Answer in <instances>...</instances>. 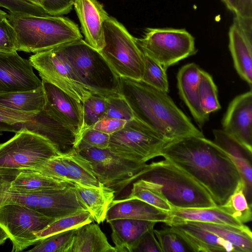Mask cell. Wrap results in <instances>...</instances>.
<instances>
[{
  "label": "cell",
  "instance_id": "cell-1",
  "mask_svg": "<svg viewBox=\"0 0 252 252\" xmlns=\"http://www.w3.org/2000/svg\"><path fill=\"white\" fill-rule=\"evenodd\" d=\"M159 156L192 176L207 190L217 206L226 202L241 179L230 156L204 136L172 140L162 149Z\"/></svg>",
  "mask_w": 252,
  "mask_h": 252
},
{
  "label": "cell",
  "instance_id": "cell-14",
  "mask_svg": "<svg viewBox=\"0 0 252 252\" xmlns=\"http://www.w3.org/2000/svg\"><path fill=\"white\" fill-rule=\"evenodd\" d=\"M30 61L17 51L0 52V94L26 91L42 86Z\"/></svg>",
  "mask_w": 252,
  "mask_h": 252
},
{
  "label": "cell",
  "instance_id": "cell-47",
  "mask_svg": "<svg viewBox=\"0 0 252 252\" xmlns=\"http://www.w3.org/2000/svg\"><path fill=\"white\" fill-rule=\"evenodd\" d=\"M127 121L113 118H105L98 121L92 127L108 134L121 129Z\"/></svg>",
  "mask_w": 252,
  "mask_h": 252
},
{
  "label": "cell",
  "instance_id": "cell-52",
  "mask_svg": "<svg viewBox=\"0 0 252 252\" xmlns=\"http://www.w3.org/2000/svg\"><path fill=\"white\" fill-rule=\"evenodd\" d=\"M26 0L32 3V4H34L35 5L40 6L39 0Z\"/></svg>",
  "mask_w": 252,
  "mask_h": 252
},
{
  "label": "cell",
  "instance_id": "cell-13",
  "mask_svg": "<svg viewBox=\"0 0 252 252\" xmlns=\"http://www.w3.org/2000/svg\"><path fill=\"white\" fill-rule=\"evenodd\" d=\"M16 125L19 131L25 129L48 140L61 155L75 149L77 134L44 108L33 113L29 120L17 123Z\"/></svg>",
  "mask_w": 252,
  "mask_h": 252
},
{
  "label": "cell",
  "instance_id": "cell-24",
  "mask_svg": "<svg viewBox=\"0 0 252 252\" xmlns=\"http://www.w3.org/2000/svg\"><path fill=\"white\" fill-rule=\"evenodd\" d=\"M1 177L10 190L22 193L62 189L74 184L51 178L34 170L21 171L13 179Z\"/></svg>",
  "mask_w": 252,
  "mask_h": 252
},
{
  "label": "cell",
  "instance_id": "cell-15",
  "mask_svg": "<svg viewBox=\"0 0 252 252\" xmlns=\"http://www.w3.org/2000/svg\"><path fill=\"white\" fill-rule=\"evenodd\" d=\"M41 81L46 100L44 109L70 127L77 134L78 142L83 125V103L54 84Z\"/></svg>",
  "mask_w": 252,
  "mask_h": 252
},
{
  "label": "cell",
  "instance_id": "cell-46",
  "mask_svg": "<svg viewBox=\"0 0 252 252\" xmlns=\"http://www.w3.org/2000/svg\"><path fill=\"white\" fill-rule=\"evenodd\" d=\"M134 252H161L154 232V228L142 236Z\"/></svg>",
  "mask_w": 252,
  "mask_h": 252
},
{
  "label": "cell",
  "instance_id": "cell-39",
  "mask_svg": "<svg viewBox=\"0 0 252 252\" xmlns=\"http://www.w3.org/2000/svg\"><path fill=\"white\" fill-rule=\"evenodd\" d=\"M106 99V111L103 118H113L127 121L134 118L129 105L120 94Z\"/></svg>",
  "mask_w": 252,
  "mask_h": 252
},
{
  "label": "cell",
  "instance_id": "cell-40",
  "mask_svg": "<svg viewBox=\"0 0 252 252\" xmlns=\"http://www.w3.org/2000/svg\"><path fill=\"white\" fill-rule=\"evenodd\" d=\"M110 135L96 130L93 127L85 129L76 145L75 150L79 151L89 148L100 149L108 148Z\"/></svg>",
  "mask_w": 252,
  "mask_h": 252
},
{
  "label": "cell",
  "instance_id": "cell-3",
  "mask_svg": "<svg viewBox=\"0 0 252 252\" xmlns=\"http://www.w3.org/2000/svg\"><path fill=\"white\" fill-rule=\"evenodd\" d=\"M7 19L16 33L17 51L35 54L82 38L78 25L62 16L9 12Z\"/></svg>",
  "mask_w": 252,
  "mask_h": 252
},
{
  "label": "cell",
  "instance_id": "cell-30",
  "mask_svg": "<svg viewBox=\"0 0 252 252\" xmlns=\"http://www.w3.org/2000/svg\"><path fill=\"white\" fill-rule=\"evenodd\" d=\"M59 157L74 182L91 187L104 186L95 177L89 161L75 149Z\"/></svg>",
  "mask_w": 252,
  "mask_h": 252
},
{
  "label": "cell",
  "instance_id": "cell-26",
  "mask_svg": "<svg viewBox=\"0 0 252 252\" xmlns=\"http://www.w3.org/2000/svg\"><path fill=\"white\" fill-rule=\"evenodd\" d=\"M74 187L98 224L104 222L109 208L114 200L115 192L102 186L91 187L74 182Z\"/></svg>",
  "mask_w": 252,
  "mask_h": 252
},
{
  "label": "cell",
  "instance_id": "cell-35",
  "mask_svg": "<svg viewBox=\"0 0 252 252\" xmlns=\"http://www.w3.org/2000/svg\"><path fill=\"white\" fill-rule=\"evenodd\" d=\"M83 125L80 136L85 129L92 127L103 118L106 111V99L104 97L92 94L83 102Z\"/></svg>",
  "mask_w": 252,
  "mask_h": 252
},
{
  "label": "cell",
  "instance_id": "cell-44",
  "mask_svg": "<svg viewBox=\"0 0 252 252\" xmlns=\"http://www.w3.org/2000/svg\"><path fill=\"white\" fill-rule=\"evenodd\" d=\"M21 121L20 111L0 105V135L4 131L18 132L19 130L15 124Z\"/></svg>",
  "mask_w": 252,
  "mask_h": 252
},
{
  "label": "cell",
  "instance_id": "cell-5",
  "mask_svg": "<svg viewBox=\"0 0 252 252\" xmlns=\"http://www.w3.org/2000/svg\"><path fill=\"white\" fill-rule=\"evenodd\" d=\"M139 179L158 184L173 209L217 206L202 186L166 159L148 164Z\"/></svg>",
  "mask_w": 252,
  "mask_h": 252
},
{
  "label": "cell",
  "instance_id": "cell-17",
  "mask_svg": "<svg viewBox=\"0 0 252 252\" xmlns=\"http://www.w3.org/2000/svg\"><path fill=\"white\" fill-rule=\"evenodd\" d=\"M222 129L252 150V92L236 96L221 121Z\"/></svg>",
  "mask_w": 252,
  "mask_h": 252
},
{
  "label": "cell",
  "instance_id": "cell-25",
  "mask_svg": "<svg viewBox=\"0 0 252 252\" xmlns=\"http://www.w3.org/2000/svg\"><path fill=\"white\" fill-rule=\"evenodd\" d=\"M68 252H117L99 225L93 222L75 229Z\"/></svg>",
  "mask_w": 252,
  "mask_h": 252
},
{
  "label": "cell",
  "instance_id": "cell-12",
  "mask_svg": "<svg viewBox=\"0 0 252 252\" xmlns=\"http://www.w3.org/2000/svg\"><path fill=\"white\" fill-rule=\"evenodd\" d=\"M32 66L45 80L81 102L92 94L76 78L69 66L53 49L36 53L29 58Z\"/></svg>",
  "mask_w": 252,
  "mask_h": 252
},
{
  "label": "cell",
  "instance_id": "cell-48",
  "mask_svg": "<svg viewBox=\"0 0 252 252\" xmlns=\"http://www.w3.org/2000/svg\"><path fill=\"white\" fill-rule=\"evenodd\" d=\"M234 13L237 17L244 19H252V0H235Z\"/></svg>",
  "mask_w": 252,
  "mask_h": 252
},
{
  "label": "cell",
  "instance_id": "cell-33",
  "mask_svg": "<svg viewBox=\"0 0 252 252\" xmlns=\"http://www.w3.org/2000/svg\"><path fill=\"white\" fill-rule=\"evenodd\" d=\"M94 220L89 210L82 211L55 220L44 229L37 232L35 235L38 242L53 235L76 229Z\"/></svg>",
  "mask_w": 252,
  "mask_h": 252
},
{
  "label": "cell",
  "instance_id": "cell-8",
  "mask_svg": "<svg viewBox=\"0 0 252 252\" xmlns=\"http://www.w3.org/2000/svg\"><path fill=\"white\" fill-rule=\"evenodd\" d=\"M170 141L134 118L127 121L121 129L110 134L107 149L122 158L145 163L159 156Z\"/></svg>",
  "mask_w": 252,
  "mask_h": 252
},
{
  "label": "cell",
  "instance_id": "cell-22",
  "mask_svg": "<svg viewBox=\"0 0 252 252\" xmlns=\"http://www.w3.org/2000/svg\"><path fill=\"white\" fill-rule=\"evenodd\" d=\"M201 69L195 63L182 66L178 70L177 80L180 96L189 109L195 122L202 126L209 120V115L203 110L198 91Z\"/></svg>",
  "mask_w": 252,
  "mask_h": 252
},
{
  "label": "cell",
  "instance_id": "cell-43",
  "mask_svg": "<svg viewBox=\"0 0 252 252\" xmlns=\"http://www.w3.org/2000/svg\"><path fill=\"white\" fill-rule=\"evenodd\" d=\"M15 30L7 18L0 21V52L17 51Z\"/></svg>",
  "mask_w": 252,
  "mask_h": 252
},
{
  "label": "cell",
  "instance_id": "cell-16",
  "mask_svg": "<svg viewBox=\"0 0 252 252\" xmlns=\"http://www.w3.org/2000/svg\"><path fill=\"white\" fill-rule=\"evenodd\" d=\"M229 48L240 77L252 84V19L235 17L229 30Z\"/></svg>",
  "mask_w": 252,
  "mask_h": 252
},
{
  "label": "cell",
  "instance_id": "cell-18",
  "mask_svg": "<svg viewBox=\"0 0 252 252\" xmlns=\"http://www.w3.org/2000/svg\"><path fill=\"white\" fill-rule=\"evenodd\" d=\"M195 252H238L229 242L189 221L172 219L166 224Z\"/></svg>",
  "mask_w": 252,
  "mask_h": 252
},
{
  "label": "cell",
  "instance_id": "cell-50",
  "mask_svg": "<svg viewBox=\"0 0 252 252\" xmlns=\"http://www.w3.org/2000/svg\"><path fill=\"white\" fill-rule=\"evenodd\" d=\"M8 236L6 232L0 226V245L4 243Z\"/></svg>",
  "mask_w": 252,
  "mask_h": 252
},
{
  "label": "cell",
  "instance_id": "cell-32",
  "mask_svg": "<svg viewBox=\"0 0 252 252\" xmlns=\"http://www.w3.org/2000/svg\"><path fill=\"white\" fill-rule=\"evenodd\" d=\"M245 184L241 178L226 202L218 208L242 223L252 220V206L247 200Z\"/></svg>",
  "mask_w": 252,
  "mask_h": 252
},
{
  "label": "cell",
  "instance_id": "cell-42",
  "mask_svg": "<svg viewBox=\"0 0 252 252\" xmlns=\"http://www.w3.org/2000/svg\"><path fill=\"white\" fill-rule=\"evenodd\" d=\"M0 4L1 7L13 13L35 16L50 15L40 6L32 4L26 0H0Z\"/></svg>",
  "mask_w": 252,
  "mask_h": 252
},
{
  "label": "cell",
  "instance_id": "cell-51",
  "mask_svg": "<svg viewBox=\"0 0 252 252\" xmlns=\"http://www.w3.org/2000/svg\"><path fill=\"white\" fill-rule=\"evenodd\" d=\"M7 17V13L0 9V21Z\"/></svg>",
  "mask_w": 252,
  "mask_h": 252
},
{
  "label": "cell",
  "instance_id": "cell-41",
  "mask_svg": "<svg viewBox=\"0 0 252 252\" xmlns=\"http://www.w3.org/2000/svg\"><path fill=\"white\" fill-rule=\"evenodd\" d=\"M59 156L48 159L36 171L57 180L74 183L73 180Z\"/></svg>",
  "mask_w": 252,
  "mask_h": 252
},
{
  "label": "cell",
  "instance_id": "cell-36",
  "mask_svg": "<svg viewBox=\"0 0 252 252\" xmlns=\"http://www.w3.org/2000/svg\"><path fill=\"white\" fill-rule=\"evenodd\" d=\"M143 60L144 70L141 80L158 90L167 93L169 90V84L166 70L158 62L144 54Z\"/></svg>",
  "mask_w": 252,
  "mask_h": 252
},
{
  "label": "cell",
  "instance_id": "cell-23",
  "mask_svg": "<svg viewBox=\"0 0 252 252\" xmlns=\"http://www.w3.org/2000/svg\"><path fill=\"white\" fill-rule=\"evenodd\" d=\"M117 252H134L142 236L153 228L157 222L121 219L108 222Z\"/></svg>",
  "mask_w": 252,
  "mask_h": 252
},
{
  "label": "cell",
  "instance_id": "cell-34",
  "mask_svg": "<svg viewBox=\"0 0 252 252\" xmlns=\"http://www.w3.org/2000/svg\"><path fill=\"white\" fill-rule=\"evenodd\" d=\"M198 91L201 107L206 113L209 115L221 108L217 87L210 74L202 69L198 84Z\"/></svg>",
  "mask_w": 252,
  "mask_h": 252
},
{
  "label": "cell",
  "instance_id": "cell-29",
  "mask_svg": "<svg viewBox=\"0 0 252 252\" xmlns=\"http://www.w3.org/2000/svg\"><path fill=\"white\" fill-rule=\"evenodd\" d=\"M169 214L172 219L184 221L224 224L237 227L245 225L220 210L218 206L210 208H173Z\"/></svg>",
  "mask_w": 252,
  "mask_h": 252
},
{
  "label": "cell",
  "instance_id": "cell-28",
  "mask_svg": "<svg viewBox=\"0 0 252 252\" xmlns=\"http://www.w3.org/2000/svg\"><path fill=\"white\" fill-rule=\"evenodd\" d=\"M231 243L238 252H252V233L247 225L237 227L228 224L189 221Z\"/></svg>",
  "mask_w": 252,
  "mask_h": 252
},
{
  "label": "cell",
  "instance_id": "cell-53",
  "mask_svg": "<svg viewBox=\"0 0 252 252\" xmlns=\"http://www.w3.org/2000/svg\"><path fill=\"white\" fill-rule=\"evenodd\" d=\"M0 7H1V5H0Z\"/></svg>",
  "mask_w": 252,
  "mask_h": 252
},
{
  "label": "cell",
  "instance_id": "cell-38",
  "mask_svg": "<svg viewBox=\"0 0 252 252\" xmlns=\"http://www.w3.org/2000/svg\"><path fill=\"white\" fill-rule=\"evenodd\" d=\"M161 252H192L182 239L169 227L162 229H154Z\"/></svg>",
  "mask_w": 252,
  "mask_h": 252
},
{
  "label": "cell",
  "instance_id": "cell-49",
  "mask_svg": "<svg viewBox=\"0 0 252 252\" xmlns=\"http://www.w3.org/2000/svg\"><path fill=\"white\" fill-rule=\"evenodd\" d=\"M227 8L234 12L235 10V0H221Z\"/></svg>",
  "mask_w": 252,
  "mask_h": 252
},
{
  "label": "cell",
  "instance_id": "cell-37",
  "mask_svg": "<svg viewBox=\"0 0 252 252\" xmlns=\"http://www.w3.org/2000/svg\"><path fill=\"white\" fill-rule=\"evenodd\" d=\"M75 229L59 233L40 241L32 252H68Z\"/></svg>",
  "mask_w": 252,
  "mask_h": 252
},
{
  "label": "cell",
  "instance_id": "cell-11",
  "mask_svg": "<svg viewBox=\"0 0 252 252\" xmlns=\"http://www.w3.org/2000/svg\"><path fill=\"white\" fill-rule=\"evenodd\" d=\"M56 220L20 204L0 205V226L12 243V252H21L37 243L35 234Z\"/></svg>",
  "mask_w": 252,
  "mask_h": 252
},
{
  "label": "cell",
  "instance_id": "cell-21",
  "mask_svg": "<svg viewBox=\"0 0 252 252\" xmlns=\"http://www.w3.org/2000/svg\"><path fill=\"white\" fill-rule=\"evenodd\" d=\"M121 219H128L164 222L171 221L169 213L158 209L137 199L114 200L107 211L106 222Z\"/></svg>",
  "mask_w": 252,
  "mask_h": 252
},
{
  "label": "cell",
  "instance_id": "cell-20",
  "mask_svg": "<svg viewBox=\"0 0 252 252\" xmlns=\"http://www.w3.org/2000/svg\"><path fill=\"white\" fill-rule=\"evenodd\" d=\"M214 142L230 156L245 184V195L252 206V150L223 129H214Z\"/></svg>",
  "mask_w": 252,
  "mask_h": 252
},
{
  "label": "cell",
  "instance_id": "cell-9",
  "mask_svg": "<svg viewBox=\"0 0 252 252\" xmlns=\"http://www.w3.org/2000/svg\"><path fill=\"white\" fill-rule=\"evenodd\" d=\"M135 40L144 55L165 70L197 51L194 37L185 29L147 28L143 37Z\"/></svg>",
  "mask_w": 252,
  "mask_h": 252
},
{
  "label": "cell",
  "instance_id": "cell-6",
  "mask_svg": "<svg viewBox=\"0 0 252 252\" xmlns=\"http://www.w3.org/2000/svg\"><path fill=\"white\" fill-rule=\"evenodd\" d=\"M0 144V176L13 179L24 170H37L48 159L61 155L47 139L23 129Z\"/></svg>",
  "mask_w": 252,
  "mask_h": 252
},
{
  "label": "cell",
  "instance_id": "cell-2",
  "mask_svg": "<svg viewBox=\"0 0 252 252\" xmlns=\"http://www.w3.org/2000/svg\"><path fill=\"white\" fill-rule=\"evenodd\" d=\"M119 92L134 118L165 139L172 141L191 136H204L167 93L141 80L122 77H120Z\"/></svg>",
  "mask_w": 252,
  "mask_h": 252
},
{
  "label": "cell",
  "instance_id": "cell-7",
  "mask_svg": "<svg viewBox=\"0 0 252 252\" xmlns=\"http://www.w3.org/2000/svg\"><path fill=\"white\" fill-rule=\"evenodd\" d=\"M105 45L100 51L120 77L140 80L144 70L143 54L133 37L117 19L109 16L103 24Z\"/></svg>",
  "mask_w": 252,
  "mask_h": 252
},
{
  "label": "cell",
  "instance_id": "cell-31",
  "mask_svg": "<svg viewBox=\"0 0 252 252\" xmlns=\"http://www.w3.org/2000/svg\"><path fill=\"white\" fill-rule=\"evenodd\" d=\"M126 198L142 200L168 213L173 209L158 184L141 179L133 183L130 193Z\"/></svg>",
  "mask_w": 252,
  "mask_h": 252
},
{
  "label": "cell",
  "instance_id": "cell-4",
  "mask_svg": "<svg viewBox=\"0 0 252 252\" xmlns=\"http://www.w3.org/2000/svg\"><path fill=\"white\" fill-rule=\"evenodd\" d=\"M92 94L105 98L120 94V77L100 51L82 39L53 48Z\"/></svg>",
  "mask_w": 252,
  "mask_h": 252
},
{
  "label": "cell",
  "instance_id": "cell-10",
  "mask_svg": "<svg viewBox=\"0 0 252 252\" xmlns=\"http://www.w3.org/2000/svg\"><path fill=\"white\" fill-rule=\"evenodd\" d=\"M78 152L91 163L94 173L104 186L114 190L115 195L139 179L148 164L119 157L108 149L89 148Z\"/></svg>",
  "mask_w": 252,
  "mask_h": 252
},
{
  "label": "cell",
  "instance_id": "cell-45",
  "mask_svg": "<svg viewBox=\"0 0 252 252\" xmlns=\"http://www.w3.org/2000/svg\"><path fill=\"white\" fill-rule=\"evenodd\" d=\"M40 5L50 15L62 16L72 9L74 0H39Z\"/></svg>",
  "mask_w": 252,
  "mask_h": 252
},
{
  "label": "cell",
  "instance_id": "cell-27",
  "mask_svg": "<svg viewBox=\"0 0 252 252\" xmlns=\"http://www.w3.org/2000/svg\"><path fill=\"white\" fill-rule=\"evenodd\" d=\"M46 103L42 86L34 90L0 94V105L18 111L37 113Z\"/></svg>",
  "mask_w": 252,
  "mask_h": 252
},
{
  "label": "cell",
  "instance_id": "cell-19",
  "mask_svg": "<svg viewBox=\"0 0 252 252\" xmlns=\"http://www.w3.org/2000/svg\"><path fill=\"white\" fill-rule=\"evenodd\" d=\"M73 6L85 41L100 51L105 45L103 24L108 14L97 0H74Z\"/></svg>",
  "mask_w": 252,
  "mask_h": 252
}]
</instances>
